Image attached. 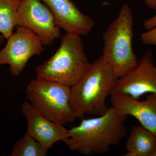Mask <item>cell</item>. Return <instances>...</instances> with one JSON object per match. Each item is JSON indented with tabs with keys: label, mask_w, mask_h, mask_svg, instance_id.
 <instances>
[{
	"label": "cell",
	"mask_w": 156,
	"mask_h": 156,
	"mask_svg": "<svg viewBox=\"0 0 156 156\" xmlns=\"http://www.w3.org/2000/svg\"><path fill=\"white\" fill-rule=\"evenodd\" d=\"M111 96L112 106L123 114L134 117L156 136V95L150 93L140 101L127 95L114 94Z\"/></svg>",
	"instance_id": "8fae6325"
},
{
	"label": "cell",
	"mask_w": 156,
	"mask_h": 156,
	"mask_svg": "<svg viewBox=\"0 0 156 156\" xmlns=\"http://www.w3.org/2000/svg\"><path fill=\"white\" fill-rule=\"evenodd\" d=\"M48 150L27 132L16 141L10 156H46Z\"/></svg>",
	"instance_id": "5bb4252c"
},
{
	"label": "cell",
	"mask_w": 156,
	"mask_h": 156,
	"mask_svg": "<svg viewBox=\"0 0 156 156\" xmlns=\"http://www.w3.org/2000/svg\"><path fill=\"white\" fill-rule=\"evenodd\" d=\"M140 39L145 44L156 46V26L141 34Z\"/></svg>",
	"instance_id": "9a60e30c"
},
{
	"label": "cell",
	"mask_w": 156,
	"mask_h": 156,
	"mask_svg": "<svg viewBox=\"0 0 156 156\" xmlns=\"http://www.w3.org/2000/svg\"><path fill=\"white\" fill-rule=\"evenodd\" d=\"M5 39V37L3 36V35H2V34L0 35V44L4 42V40Z\"/></svg>",
	"instance_id": "ac0fdd59"
},
{
	"label": "cell",
	"mask_w": 156,
	"mask_h": 156,
	"mask_svg": "<svg viewBox=\"0 0 156 156\" xmlns=\"http://www.w3.org/2000/svg\"><path fill=\"white\" fill-rule=\"evenodd\" d=\"M127 117L112 106L103 115L82 119L80 125L71 127L63 142L70 150L84 155L105 154L126 135Z\"/></svg>",
	"instance_id": "6da1fadb"
},
{
	"label": "cell",
	"mask_w": 156,
	"mask_h": 156,
	"mask_svg": "<svg viewBox=\"0 0 156 156\" xmlns=\"http://www.w3.org/2000/svg\"><path fill=\"white\" fill-rule=\"evenodd\" d=\"M16 27L32 31L44 46L53 44L61 36L52 12L40 0H21L17 10Z\"/></svg>",
	"instance_id": "52a82bcc"
},
{
	"label": "cell",
	"mask_w": 156,
	"mask_h": 156,
	"mask_svg": "<svg viewBox=\"0 0 156 156\" xmlns=\"http://www.w3.org/2000/svg\"><path fill=\"white\" fill-rule=\"evenodd\" d=\"M148 93L156 95V66L151 50L145 53L134 69L117 79L111 95L124 94L139 99Z\"/></svg>",
	"instance_id": "ba28073f"
},
{
	"label": "cell",
	"mask_w": 156,
	"mask_h": 156,
	"mask_svg": "<svg viewBox=\"0 0 156 156\" xmlns=\"http://www.w3.org/2000/svg\"><path fill=\"white\" fill-rule=\"evenodd\" d=\"M151 156H156V144L153 153Z\"/></svg>",
	"instance_id": "d6986e66"
},
{
	"label": "cell",
	"mask_w": 156,
	"mask_h": 156,
	"mask_svg": "<svg viewBox=\"0 0 156 156\" xmlns=\"http://www.w3.org/2000/svg\"><path fill=\"white\" fill-rule=\"evenodd\" d=\"M52 12L56 24L66 33L87 36L95 26L93 18L82 13L70 0H40Z\"/></svg>",
	"instance_id": "30bf717a"
},
{
	"label": "cell",
	"mask_w": 156,
	"mask_h": 156,
	"mask_svg": "<svg viewBox=\"0 0 156 156\" xmlns=\"http://www.w3.org/2000/svg\"><path fill=\"white\" fill-rule=\"evenodd\" d=\"M118 78L102 56L90 64L77 83L71 87V104L76 118L98 116L108 109L107 98Z\"/></svg>",
	"instance_id": "7a4b0ae2"
},
{
	"label": "cell",
	"mask_w": 156,
	"mask_h": 156,
	"mask_svg": "<svg viewBox=\"0 0 156 156\" xmlns=\"http://www.w3.org/2000/svg\"><path fill=\"white\" fill-rule=\"evenodd\" d=\"M133 25L132 11L128 4H125L102 35L101 56L118 78L128 73L138 64L132 47Z\"/></svg>",
	"instance_id": "277c9868"
},
{
	"label": "cell",
	"mask_w": 156,
	"mask_h": 156,
	"mask_svg": "<svg viewBox=\"0 0 156 156\" xmlns=\"http://www.w3.org/2000/svg\"><path fill=\"white\" fill-rule=\"evenodd\" d=\"M156 144V136L142 126L131 129L126 144L125 156H151Z\"/></svg>",
	"instance_id": "7c38bea8"
},
{
	"label": "cell",
	"mask_w": 156,
	"mask_h": 156,
	"mask_svg": "<svg viewBox=\"0 0 156 156\" xmlns=\"http://www.w3.org/2000/svg\"><path fill=\"white\" fill-rule=\"evenodd\" d=\"M144 2L149 9L156 11V0H144Z\"/></svg>",
	"instance_id": "e0dca14e"
},
{
	"label": "cell",
	"mask_w": 156,
	"mask_h": 156,
	"mask_svg": "<svg viewBox=\"0 0 156 156\" xmlns=\"http://www.w3.org/2000/svg\"><path fill=\"white\" fill-rule=\"evenodd\" d=\"M28 101L42 114L60 124L76 119L71 104V87L36 77L26 89Z\"/></svg>",
	"instance_id": "5b68a950"
},
{
	"label": "cell",
	"mask_w": 156,
	"mask_h": 156,
	"mask_svg": "<svg viewBox=\"0 0 156 156\" xmlns=\"http://www.w3.org/2000/svg\"><path fill=\"white\" fill-rule=\"evenodd\" d=\"M156 26V14L150 18L146 20L144 23V26L147 30L153 28Z\"/></svg>",
	"instance_id": "2e32d148"
},
{
	"label": "cell",
	"mask_w": 156,
	"mask_h": 156,
	"mask_svg": "<svg viewBox=\"0 0 156 156\" xmlns=\"http://www.w3.org/2000/svg\"><path fill=\"white\" fill-rule=\"evenodd\" d=\"M90 64L81 36L66 33L55 54L36 68L37 77L71 87L83 76Z\"/></svg>",
	"instance_id": "3957f363"
},
{
	"label": "cell",
	"mask_w": 156,
	"mask_h": 156,
	"mask_svg": "<svg viewBox=\"0 0 156 156\" xmlns=\"http://www.w3.org/2000/svg\"><path fill=\"white\" fill-rule=\"evenodd\" d=\"M27 125V132L47 149L58 141H63L69 136V130L62 124L53 122L44 115L29 101L21 106Z\"/></svg>",
	"instance_id": "9c48e42d"
},
{
	"label": "cell",
	"mask_w": 156,
	"mask_h": 156,
	"mask_svg": "<svg viewBox=\"0 0 156 156\" xmlns=\"http://www.w3.org/2000/svg\"><path fill=\"white\" fill-rule=\"evenodd\" d=\"M7 40L5 46L0 51V66L9 65L13 76L20 75L30 58L41 55L44 50L40 38L24 27H16V30Z\"/></svg>",
	"instance_id": "8992f818"
},
{
	"label": "cell",
	"mask_w": 156,
	"mask_h": 156,
	"mask_svg": "<svg viewBox=\"0 0 156 156\" xmlns=\"http://www.w3.org/2000/svg\"><path fill=\"white\" fill-rule=\"evenodd\" d=\"M21 0H0V34L8 39L16 28L17 10Z\"/></svg>",
	"instance_id": "4fadbf2b"
}]
</instances>
